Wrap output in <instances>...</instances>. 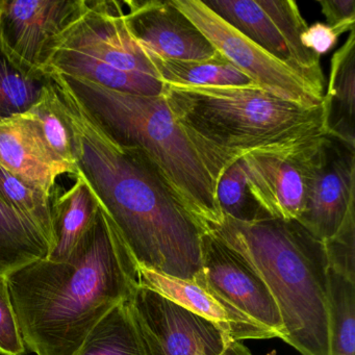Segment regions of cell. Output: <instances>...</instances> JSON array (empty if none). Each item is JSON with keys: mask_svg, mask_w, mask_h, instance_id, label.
Returning a JSON list of instances; mask_svg holds the SVG:
<instances>
[{"mask_svg": "<svg viewBox=\"0 0 355 355\" xmlns=\"http://www.w3.org/2000/svg\"><path fill=\"white\" fill-rule=\"evenodd\" d=\"M322 14L330 28H334L338 36L354 30V0H320Z\"/></svg>", "mask_w": 355, "mask_h": 355, "instance_id": "29", "label": "cell"}, {"mask_svg": "<svg viewBox=\"0 0 355 355\" xmlns=\"http://www.w3.org/2000/svg\"><path fill=\"white\" fill-rule=\"evenodd\" d=\"M80 0H5L0 14V46L30 78H47L55 43Z\"/></svg>", "mask_w": 355, "mask_h": 355, "instance_id": "10", "label": "cell"}, {"mask_svg": "<svg viewBox=\"0 0 355 355\" xmlns=\"http://www.w3.org/2000/svg\"><path fill=\"white\" fill-rule=\"evenodd\" d=\"M0 354L26 355L22 338L10 295L8 276L0 274Z\"/></svg>", "mask_w": 355, "mask_h": 355, "instance_id": "28", "label": "cell"}, {"mask_svg": "<svg viewBox=\"0 0 355 355\" xmlns=\"http://www.w3.org/2000/svg\"><path fill=\"white\" fill-rule=\"evenodd\" d=\"M124 5L128 34L146 55L166 60L201 61L217 49L172 0H130Z\"/></svg>", "mask_w": 355, "mask_h": 355, "instance_id": "14", "label": "cell"}, {"mask_svg": "<svg viewBox=\"0 0 355 355\" xmlns=\"http://www.w3.org/2000/svg\"><path fill=\"white\" fill-rule=\"evenodd\" d=\"M51 245L40 230L0 198V274L10 275L38 259H46Z\"/></svg>", "mask_w": 355, "mask_h": 355, "instance_id": "20", "label": "cell"}, {"mask_svg": "<svg viewBox=\"0 0 355 355\" xmlns=\"http://www.w3.org/2000/svg\"><path fill=\"white\" fill-rule=\"evenodd\" d=\"M49 78L71 130L78 175L90 187L138 267L202 284L201 238L205 228L143 151L112 140L55 73L49 72Z\"/></svg>", "mask_w": 355, "mask_h": 355, "instance_id": "1", "label": "cell"}, {"mask_svg": "<svg viewBox=\"0 0 355 355\" xmlns=\"http://www.w3.org/2000/svg\"><path fill=\"white\" fill-rule=\"evenodd\" d=\"M49 76L30 78L19 69L0 46V122L26 113L40 99Z\"/></svg>", "mask_w": 355, "mask_h": 355, "instance_id": "25", "label": "cell"}, {"mask_svg": "<svg viewBox=\"0 0 355 355\" xmlns=\"http://www.w3.org/2000/svg\"><path fill=\"white\" fill-rule=\"evenodd\" d=\"M355 202V147L324 135L313 155L304 209L297 221L315 239L331 238Z\"/></svg>", "mask_w": 355, "mask_h": 355, "instance_id": "13", "label": "cell"}, {"mask_svg": "<svg viewBox=\"0 0 355 355\" xmlns=\"http://www.w3.org/2000/svg\"><path fill=\"white\" fill-rule=\"evenodd\" d=\"M0 166L49 196L65 170L55 163L24 114L0 122Z\"/></svg>", "mask_w": 355, "mask_h": 355, "instance_id": "15", "label": "cell"}, {"mask_svg": "<svg viewBox=\"0 0 355 355\" xmlns=\"http://www.w3.org/2000/svg\"><path fill=\"white\" fill-rule=\"evenodd\" d=\"M201 288L215 293L259 325L286 336L279 309L263 278L238 250L211 232L201 238Z\"/></svg>", "mask_w": 355, "mask_h": 355, "instance_id": "12", "label": "cell"}, {"mask_svg": "<svg viewBox=\"0 0 355 355\" xmlns=\"http://www.w3.org/2000/svg\"><path fill=\"white\" fill-rule=\"evenodd\" d=\"M128 303L147 355H253L215 322L140 282Z\"/></svg>", "mask_w": 355, "mask_h": 355, "instance_id": "7", "label": "cell"}, {"mask_svg": "<svg viewBox=\"0 0 355 355\" xmlns=\"http://www.w3.org/2000/svg\"><path fill=\"white\" fill-rule=\"evenodd\" d=\"M338 34L334 28L322 22H315L313 26H307L301 35V42L309 51L321 57L336 46Z\"/></svg>", "mask_w": 355, "mask_h": 355, "instance_id": "30", "label": "cell"}, {"mask_svg": "<svg viewBox=\"0 0 355 355\" xmlns=\"http://www.w3.org/2000/svg\"><path fill=\"white\" fill-rule=\"evenodd\" d=\"M157 80L164 85L184 87H244L255 85L232 62L217 51L201 61L166 60L146 55Z\"/></svg>", "mask_w": 355, "mask_h": 355, "instance_id": "19", "label": "cell"}, {"mask_svg": "<svg viewBox=\"0 0 355 355\" xmlns=\"http://www.w3.org/2000/svg\"><path fill=\"white\" fill-rule=\"evenodd\" d=\"M216 197L225 217L245 223L270 218L249 192L242 157L224 170L218 180Z\"/></svg>", "mask_w": 355, "mask_h": 355, "instance_id": "26", "label": "cell"}, {"mask_svg": "<svg viewBox=\"0 0 355 355\" xmlns=\"http://www.w3.org/2000/svg\"><path fill=\"white\" fill-rule=\"evenodd\" d=\"M24 115L36 128L55 163L65 170L66 174L76 178L78 171L71 130L60 111L57 92L49 78L40 99Z\"/></svg>", "mask_w": 355, "mask_h": 355, "instance_id": "22", "label": "cell"}, {"mask_svg": "<svg viewBox=\"0 0 355 355\" xmlns=\"http://www.w3.org/2000/svg\"><path fill=\"white\" fill-rule=\"evenodd\" d=\"M139 282L215 322L238 340L278 338L275 332L249 319L244 313L198 284L161 275L138 267Z\"/></svg>", "mask_w": 355, "mask_h": 355, "instance_id": "16", "label": "cell"}, {"mask_svg": "<svg viewBox=\"0 0 355 355\" xmlns=\"http://www.w3.org/2000/svg\"><path fill=\"white\" fill-rule=\"evenodd\" d=\"M326 135L355 147V31L332 55L329 82L324 94Z\"/></svg>", "mask_w": 355, "mask_h": 355, "instance_id": "17", "label": "cell"}, {"mask_svg": "<svg viewBox=\"0 0 355 355\" xmlns=\"http://www.w3.org/2000/svg\"><path fill=\"white\" fill-rule=\"evenodd\" d=\"M323 136L242 157L249 192L270 218L297 221L300 217L313 155Z\"/></svg>", "mask_w": 355, "mask_h": 355, "instance_id": "11", "label": "cell"}, {"mask_svg": "<svg viewBox=\"0 0 355 355\" xmlns=\"http://www.w3.org/2000/svg\"><path fill=\"white\" fill-rule=\"evenodd\" d=\"M163 96L216 188L224 170L248 153L284 148L326 135L323 103L303 107L257 85H165Z\"/></svg>", "mask_w": 355, "mask_h": 355, "instance_id": "3", "label": "cell"}, {"mask_svg": "<svg viewBox=\"0 0 355 355\" xmlns=\"http://www.w3.org/2000/svg\"><path fill=\"white\" fill-rule=\"evenodd\" d=\"M63 194L53 193V244L46 259L53 263L67 261L76 247L89 232L99 214V205L82 176Z\"/></svg>", "mask_w": 355, "mask_h": 355, "instance_id": "18", "label": "cell"}, {"mask_svg": "<svg viewBox=\"0 0 355 355\" xmlns=\"http://www.w3.org/2000/svg\"><path fill=\"white\" fill-rule=\"evenodd\" d=\"M74 355H147L128 300L94 326Z\"/></svg>", "mask_w": 355, "mask_h": 355, "instance_id": "21", "label": "cell"}, {"mask_svg": "<svg viewBox=\"0 0 355 355\" xmlns=\"http://www.w3.org/2000/svg\"><path fill=\"white\" fill-rule=\"evenodd\" d=\"M8 282L26 349L37 355H74L94 326L130 299L139 271L99 207L67 261L38 259L8 275Z\"/></svg>", "mask_w": 355, "mask_h": 355, "instance_id": "2", "label": "cell"}, {"mask_svg": "<svg viewBox=\"0 0 355 355\" xmlns=\"http://www.w3.org/2000/svg\"><path fill=\"white\" fill-rule=\"evenodd\" d=\"M328 355H355V282L327 269Z\"/></svg>", "mask_w": 355, "mask_h": 355, "instance_id": "23", "label": "cell"}, {"mask_svg": "<svg viewBox=\"0 0 355 355\" xmlns=\"http://www.w3.org/2000/svg\"><path fill=\"white\" fill-rule=\"evenodd\" d=\"M49 71L132 94L161 96L165 90L128 34L122 3L115 0H80L58 38L46 76Z\"/></svg>", "mask_w": 355, "mask_h": 355, "instance_id": "6", "label": "cell"}, {"mask_svg": "<svg viewBox=\"0 0 355 355\" xmlns=\"http://www.w3.org/2000/svg\"><path fill=\"white\" fill-rule=\"evenodd\" d=\"M3 5H5V0H0V14L3 12Z\"/></svg>", "mask_w": 355, "mask_h": 355, "instance_id": "31", "label": "cell"}, {"mask_svg": "<svg viewBox=\"0 0 355 355\" xmlns=\"http://www.w3.org/2000/svg\"><path fill=\"white\" fill-rule=\"evenodd\" d=\"M49 72L63 82L112 140L146 155L172 192L207 232L221 223L223 214L216 197L215 182L163 95L120 92L84 78Z\"/></svg>", "mask_w": 355, "mask_h": 355, "instance_id": "5", "label": "cell"}, {"mask_svg": "<svg viewBox=\"0 0 355 355\" xmlns=\"http://www.w3.org/2000/svg\"><path fill=\"white\" fill-rule=\"evenodd\" d=\"M323 244L328 267L355 282V202L349 207L338 232Z\"/></svg>", "mask_w": 355, "mask_h": 355, "instance_id": "27", "label": "cell"}, {"mask_svg": "<svg viewBox=\"0 0 355 355\" xmlns=\"http://www.w3.org/2000/svg\"><path fill=\"white\" fill-rule=\"evenodd\" d=\"M53 196L26 184L0 166V198L36 225L49 241L51 249L53 244Z\"/></svg>", "mask_w": 355, "mask_h": 355, "instance_id": "24", "label": "cell"}, {"mask_svg": "<svg viewBox=\"0 0 355 355\" xmlns=\"http://www.w3.org/2000/svg\"><path fill=\"white\" fill-rule=\"evenodd\" d=\"M263 278L284 323V340L302 355H328V263L323 242L296 220L236 221L209 228Z\"/></svg>", "mask_w": 355, "mask_h": 355, "instance_id": "4", "label": "cell"}, {"mask_svg": "<svg viewBox=\"0 0 355 355\" xmlns=\"http://www.w3.org/2000/svg\"><path fill=\"white\" fill-rule=\"evenodd\" d=\"M205 6L245 38L324 91L321 57L301 42L307 22L293 0H207Z\"/></svg>", "mask_w": 355, "mask_h": 355, "instance_id": "8", "label": "cell"}, {"mask_svg": "<svg viewBox=\"0 0 355 355\" xmlns=\"http://www.w3.org/2000/svg\"><path fill=\"white\" fill-rule=\"evenodd\" d=\"M211 44L259 88L303 107H319L324 91L274 59L216 15L201 0H172Z\"/></svg>", "mask_w": 355, "mask_h": 355, "instance_id": "9", "label": "cell"}]
</instances>
